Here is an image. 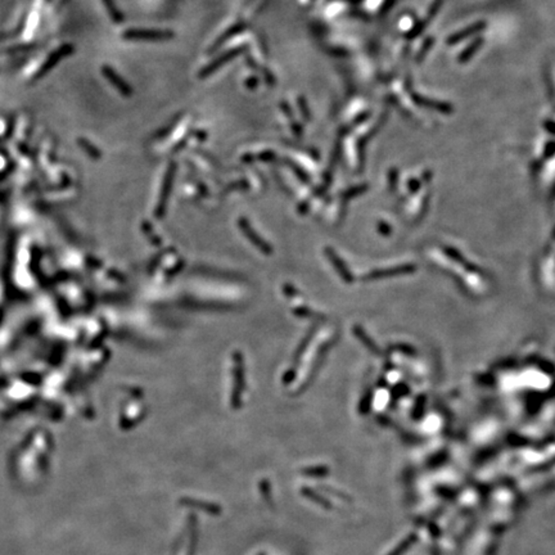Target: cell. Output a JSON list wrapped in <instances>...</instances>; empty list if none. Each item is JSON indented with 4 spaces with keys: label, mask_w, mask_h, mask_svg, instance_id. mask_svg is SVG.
Wrapping results in <instances>:
<instances>
[{
    "label": "cell",
    "mask_w": 555,
    "mask_h": 555,
    "mask_svg": "<svg viewBox=\"0 0 555 555\" xmlns=\"http://www.w3.org/2000/svg\"><path fill=\"white\" fill-rule=\"evenodd\" d=\"M171 30H149V29H130L122 34L126 40H148L163 41L174 38Z\"/></svg>",
    "instance_id": "6da1fadb"
},
{
    "label": "cell",
    "mask_w": 555,
    "mask_h": 555,
    "mask_svg": "<svg viewBox=\"0 0 555 555\" xmlns=\"http://www.w3.org/2000/svg\"><path fill=\"white\" fill-rule=\"evenodd\" d=\"M176 169H177L176 163L172 162L171 165L169 166L167 171H166L165 179H163V184H162V189H161L160 201H158L157 211H156L158 217H162V215L166 211V204H167V199H169L170 192H171L172 181H174L175 174H176Z\"/></svg>",
    "instance_id": "7a4b0ae2"
},
{
    "label": "cell",
    "mask_w": 555,
    "mask_h": 555,
    "mask_svg": "<svg viewBox=\"0 0 555 555\" xmlns=\"http://www.w3.org/2000/svg\"><path fill=\"white\" fill-rule=\"evenodd\" d=\"M102 73L105 76V79L120 91V94H122L124 96H131L133 89L114 68H110L109 66H104V67H102Z\"/></svg>",
    "instance_id": "3957f363"
},
{
    "label": "cell",
    "mask_w": 555,
    "mask_h": 555,
    "mask_svg": "<svg viewBox=\"0 0 555 555\" xmlns=\"http://www.w3.org/2000/svg\"><path fill=\"white\" fill-rule=\"evenodd\" d=\"M242 50H243V49H233V50H230V52H227V53H224V54H221L217 59H215V61L211 62L208 66H206L204 68H202L199 76H201V77H207V76L212 75V73L215 72L216 70H218L220 67H223L224 64H227L228 62L232 61L233 58H236L237 55L241 54Z\"/></svg>",
    "instance_id": "277c9868"
},
{
    "label": "cell",
    "mask_w": 555,
    "mask_h": 555,
    "mask_svg": "<svg viewBox=\"0 0 555 555\" xmlns=\"http://www.w3.org/2000/svg\"><path fill=\"white\" fill-rule=\"evenodd\" d=\"M72 50H73V48L71 47V45H63V47L59 48L58 50H55V52L53 53L52 55H50L49 58L45 61V63L43 64V67L39 70V76L43 75V73H45L47 71H49L52 67H54L59 59L64 58L66 55L71 54V53H72Z\"/></svg>",
    "instance_id": "5b68a950"
},
{
    "label": "cell",
    "mask_w": 555,
    "mask_h": 555,
    "mask_svg": "<svg viewBox=\"0 0 555 555\" xmlns=\"http://www.w3.org/2000/svg\"><path fill=\"white\" fill-rule=\"evenodd\" d=\"M239 227H241L242 232L248 237V239H250L255 246H257V247H259L261 251H264V252H270V248L266 247V243L260 238L259 234L255 233V230L252 229V227H251L250 223H248L247 220L241 218V220H239Z\"/></svg>",
    "instance_id": "8992f818"
},
{
    "label": "cell",
    "mask_w": 555,
    "mask_h": 555,
    "mask_svg": "<svg viewBox=\"0 0 555 555\" xmlns=\"http://www.w3.org/2000/svg\"><path fill=\"white\" fill-rule=\"evenodd\" d=\"M77 143H79L80 148L84 149L85 153H86L90 158H93V160H99V158L102 157L100 151H99L95 146H93L89 140L85 139V138H79V139H77Z\"/></svg>",
    "instance_id": "52a82bcc"
},
{
    "label": "cell",
    "mask_w": 555,
    "mask_h": 555,
    "mask_svg": "<svg viewBox=\"0 0 555 555\" xmlns=\"http://www.w3.org/2000/svg\"><path fill=\"white\" fill-rule=\"evenodd\" d=\"M102 2L104 3L108 15H109V17L112 18V21L116 22V24H121L122 21H124V16H122V13L119 11V8L116 7L114 0H102Z\"/></svg>",
    "instance_id": "ba28073f"
},
{
    "label": "cell",
    "mask_w": 555,
    "mask_h": 555,
    "mask_svg": "<svg viewBox=\"0 0 555 555\" xmlns=\"http://www.w3.org/2000/svg\"><path fill=\"white\" fill-rule=\"evenodd\" d=\"M243 29H244V24H239V25H236V26H234V27H232V29H230L229 31L225 32L224 35H223L220 39H218V41L215 44V47H213V48L220 47L221 44L224 43V41H227L228 39H230V38H232V36L236 35V34H239V32H241Z\"/></svg>",
    "instance_id": "9c48e42d"
},
{
    "label": "cell",
    "mask_w": 555,
    "mask_h": 555,
    "mask_svg": "<svg viewBox=\"0 0 555 555\" xmlns=\"http://www.w3.org/2000/svg\"><path fill=\"white\" fill-rule=\"evenodd\" d=\"M297 102H298L299 108H301V110H302L303 117H305V119H310V109L307 108V103L305 102V99L299 98L297 99Z\"/></svg>",
    "instance_id": "30bf717a"
},
{
    "label": "cell",
    "mask_w": 555,
    "mask_h": 555,
    "mask_svg": "<svg viewBox=\"0 0 555 555\" xmlns=\"http://www.w3.org/2000/svg\"><path fill=\"white\" fill-rule=\"evenodd\" d=\"M274 157H275V156H274L273 152H265V153L260 154V156H259L260 160H264V161H270V160H273Z\"/></svg>",
    "instance_id": "8fae6325"
},
{
    "label": "cell",
    "mask_w": 555,
    "mask_h": 555,
    "mask_svg": "<svg viewBox=\"0 0 555 555\" xmlns=\"http://www.w3.org/2000/svg\"><path fill=\"white\" fill-rule=\"evenodd\" d=\"M257 84H259V81H257L256 77H251V79H248L247 81H246V86H248L250 89H253V87H256Z\"/></svg>",
    "instance_id": "7c38bea8"
}]
</instances>
